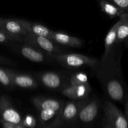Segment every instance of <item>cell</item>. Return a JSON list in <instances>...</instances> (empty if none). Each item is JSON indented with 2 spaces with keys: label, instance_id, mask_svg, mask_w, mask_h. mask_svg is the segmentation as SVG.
<instances>
[{
  "label": "cell",
  "instance_id": "6",
  "mask_svg": "<svg viewBox=\"0 0 128 128\" xmlns=\"http://www.w3.org/2000/svg\"><path fill=\"white\" fill-rule=\"evenodd\" d=\"M103 121L111 128H128V121L122 111L110 100L103 104Z\"/></svg>",
  "mask_w": 128,
  "mask_h": 128
},
{
  "label": "cell",
  "instance_id": "15",
  "mask_svg": "<svg viewBox=\"0 0 128 128\" xmlns=\"http://www.w3.org/2000/svg\"><path fill=\"white\" fill-rule=\"evenodd\" d=\"M51 40L59 46L70 48H81L83 46V41L79 38L70 36L68 34L54 31Z\"/></svg>",
  "mask_w": 128,
  "mask_h": 128
},
{
  "label": "cell",
  "instance_id": "23",
  "mask_svg": "<svg viewBox=\"0 0 128 128\" xmlns=\"http://www.w3.org/2000/svg\"><path fill=\"white\" fill-rule=\"evenodd\" d=\"M36 124V121L32 117L28 116L22 120V126L26 128H34Z\"/></svg>",
  "mask_w": 128,
  "mask_h": 128
},
{
  "label": "cell",
  "instance_id": "3",
  "mask_svg": "<svg viewBox=\"0 0 128 128\" xmlns=\"http://www.w3.org/2000/svg\"><path fill=\"white\" fill-rule=\"evenodd\" d=\"M51 59L67 68L89 67L92 70H94L99 62L97 58L76 53H63L51 56Z\"/></svg>",
  "mask_w": 128,
  "mask_h": 128
},
{
  "label": "cell",
  "instance_id": "14",
  "mask_svg": "<svg viewBox=\"0 0 128 128\" xmlns=\"http://www.w3.org/2000/svg\"><path fill=\"white\" fill-rule=\"evenodd\" d=\"M20 24L26 30L28 33L32 34L38 36H42L51 39V35L54 31L48 28L44 25L38 22H31L26 20L16 19Z\"/></svg>",
  "mask_w": 128,
  "mask_h": 128
},
{
  "label": "cell",
  "instance_id": "1",
  "mask_svg": "<svg viewBox=\"0 0 128 128\" xmlns=\"http://www.w3.org/2000/svg\"><path fill=\"white\" fill-rule=\"evenodd\" d=\"M122 54L121 44H116L107 54L101 56L93 71L110 98L124 103L128 91L121 68Z\"/></svg>",
  "mask_w": 128,
  "mask_h": 128
},
{
  "label": "cell",
  "instance_id": "19",
  "mask_svg": "<svg viewBox=\"0 0 128 128\" xmlns=\"http://www.w3.org/2000/svg\"><path fill=\"white\" fill-rule=\"evenodd\" d=\"M90 82L87 75L83 72H74L69 78L67 86H82V85H88Z\"/></svg>",
  "mask_w": 128,
  "mask_h": 128
},
{
  "label": "cell",
  "instance_id": "22",
  "mask_svg": "<svg viewBox=\"0 0 128 128\" xmlns=\"http://www.w3.org/2000/svg\"><path fill=\"white\" fill-rule=\"evenodd\" d=\"M124 13L128 14V0H110Z\"/></svg>",
  "mask_w": 128,
  "mask_h": 128
},
{
  "label": "cell",
  "instance_id": "2",
  "mask_svg": "<svg viewBox=\"0 0 128 128\" xmlns=\"http://www.w3.org/2000/svg\"><path fill=\"white\" fill-rule=\"evenodd\" d=\"M84 101H70L64 102L57 118L50 128H70L76 124Z\"/></svg>",
  "mask_w": 128,
  "mask_h": 128
},
{
  "label": "cell",
  "instance_id": "18",
  "mask_svg": "<svg viewBox=\"0 0 128 128\" xmlns=\"http://www.w3.org/2000/svg\"><path fill=\"white\" fill-rule=\"evenodd\" d=\"M120 20L117 21L112 27L110 29L109 32H108L104 40V52L102 56H105L107 54L113 46L116 44V36H117V30L118 26L120 25Z\"/></svg>",
  "mask_w": 128,
  "mask_h": 128
},
{
  "label": "cell",
  "instance_id": "11",
  "mask_svg": "<svg viewBox=\"0 0 128 128\" xmlns=\"http://www.w3.org/2000/svg\"><path fill=\"white\" fill-rule=\"evenodd\" d=\"M0 28L5 33L13 37L24 39L28 34L16 19L0 18Z\"/></svg>",
  "mask_w": 128,
  "mask_h": 128
},
{
  "label": "cell",
  "instance_id": "21",
  "mask_svg": "<svg viewBox=\"0 0 128 128\" xmlns=\"http://www.w3.org/2000/svg\"><path fill=\"white\" fill-rule=\"evenodd\" d=\"M0 84L6 88H13L6 68L0 67Z\"/></svg>",
  "mask_w": 128,
  "mask_h": 128
},
{
  "label": "cell",
  "instance_id": "24",
  "mask_svg": "<svg viewBox=\"0 0 128 128\" xmlns=\"http://www.w3.org/2000/svg\"><path fill=\"white\" fill-rule=\"evenodd\" d=\"M0 64L16 66V63L14 61H13V60H11V59L0 55Z\"/></svg>",
  "mask_w": 128,
  "mask_h": 128
},
{
  "label": "cell",
  "instance_id": "9",
  "mask_svg": "<svg viewBox=\"0 0 128 128\" xmlns=\"http://www.w3.org/2000/svg\"><path fill=\"white\" fill-rule=\"evenodd\" d=\"M6 69L13 88L36 89L38 87V82L36 78L29 74L17 72L11 69Z\"/></svg>",
  "mask_w": 128,
  "mask_h": 128
},
{
  "label": "cell",
  "instance_id": "7",
  "mask_svg": "<svg viewBox=\"0 0 128 128\" xmlns=\"http://www.w3.org/2000/svg\"><path fill=\"white\" fill-rule=\"evenodd\" d=\"M9 47L22 57L29 61L34 62H44L50 58L48 56L40 51L33 46L24 42H15L11 44ZM51 59V58H50Z\"/></svg>",
  "mask_w": 128,
  "mask_h": 128
},
{
  "label": "cell",
  "instance_id": "10",
  "mask_svg": "<svg viewBox=\"0 0 128 128\" xmlns=\"http://www.w3.org/2000/svg\"><path fill=\"white\" fill-rule=\"evenodd\" d=\"M61 92L71 101H84L90 96L91 88L90 84L77 86L64 85L61 88Z\"/></svg>",
  "mask_w": 128,
  "mask_h": 128
},
{
  "label": "cell",
  "instance_id": "20",
  "mask_svg": "<svg viewBox=\"0 0 128 128\" xmlns=\"http://www.w3.org/2000/svg\"><path fill=\"white\" fill-rule=\"evenodd\" d=\"M23 41L24 39L13 37V36L7 34L4 32H0V44H1L8 45L9 46L13 42H23Z\"/></svg>",
  "mask_w": 128,
  "mask_h": 128
},
{
  "label": "cell",
  "instance_id": "8",
  "mask_svg": "<svg viewBox=\"0 0 128 128\" xmlns=\"http://www.w3.org/2000/svg\"><path fill=\"white\" fill-rule=\"evenodd\" d=\"M0 117L1 121L12 124L22 125V119L20 112L14 108L8 96L0 97Z\"/></svg>",
  "mask_w": 128,
  "mask_h": 128
},
{
  "label": "cell",
  "instance_id": "29",
  "mask_svg": "<svg viewBox=\"0 0 128 128\" xmlns=\"http://www.w3.org/2000/svg\"><path fill=\"white\" fill-rule=\"evenodd\" d=\"M0 32H4V31H2V29H1V28H0ZM4 33H5V32H4Z\"/></svg>",
  "mask_w": 128,
  "mask_h": 128
},
{
  "label": "cell",
  "instance_id": "5",
  "mask_svg": "<svg viewBox=\"0 0 128 128\" xmlns=\"http://www.w3.org/2000/svg\"><path fill=\"white\" fill-rule=\"evenodd\" d=\"M101 107L100 99L96 97L88 98L83 101L80 108L76 123L88 126L92 124L97 118Z\"/></svg>",
  "mask_w": 128,
  "mask_h": 128
},
{
  "label": "cell",
  "instance_id": "26",
  "mask_svg": "<svg viewBox=\"0 0 128 128\" xmlns=\"http://www.w3.org/2000/svg\"><path fill=\"white\" fill-rule=\"evenodd\" d=\"M124 109H125V114L124 116L126 117V120L128 121V93L126 96V100L124 101Z\"/></svg>",
  "mask_w": 128,
  "mask_h": 128
},
{
  "label": "cell",
  "instance_id": "16",
  "mask_svg": "<svg viewBox=\"0 0 128 128\" xmlns=\"http://www.w3.org/2000/svg\"><path fill=\"white\" fill-rule=\"evenodd\" d=\"M119 18L120 23L117 30L116 44L124 42L128 38V14L123 13Z\"/></svg>",
  "mask_w": 128,
  "mask_h": 128
},
{
  "label": "cell",
  "instance_id": "25",
  "mask_svg": "<svg viewBox=\"0 0 128 128\" xmlns=\"http://www.w3.org/2000/svg\"><path fill=\"white\" fill-rule=\"evenodd\" d=\"M1 124L2 125L3 128H26L24 127L22 125H17V124H12L8 123L6 122H2L1 121Z\"/></svg>",
  "mask_w": 128,
  "mask_h": 128
},
{
  "label": "cell",
  "instance_id": "28",
  "mask_svg": "<svg viewBox=\"0 0 128 128\" xmlns=\"http://www.w3.org/2000/svg\"><path fill=\"white\" fill-rule=\"evenodd\" d=\"M124 44H125V46H126V47H127L128 48V38L127 40H126V41H125V42H124Z\"/></svg>",
  "mask_w": 128,
  "mask_h": 128
},
{
  "label": "cell",
  "instance_id": "12",
  "mask_svg": "<svg viewBox=\"0 0 128 128\" xmlns=\"http://www.w3.org/2000/svg\"><path fill=\"white\" fill-rule=\"evenodd\" d=\"M31 101L38 111H54L60 112L64 104L61 100L39 96L32 98Z\"/></svg>",
  "mask_w": 128,
  "mask_h": 128
},
{
  "label": "cell",
  "instance_id": "17",
  "mask_svg": "<svg viewBox=\"0 0 128 128\" xmlns=\"http://www.w3.org/2000/svg\"><path fill=\"white\" fill-rule=\"evenodd\" d=\"M100 6L101 11L108 16L110 18H120L124 13L116 5L114 4L111 1L101 0L100 1Z\"/></svg>",
  "mask_w": 128,
  "mask_h": 128
},
{
  "label": "cell",
  "instance_id": "27",
  "mask_svg": "<svg viewBox=\"0 0 128 128\" xmlns=\"http://www.w3.org/2000/svg\"><path fill=\"white\" fill-rule=\"evenodd\" d=\"M101 128H111L110 126L107 124L104 121H102V126H101Z\"/></svg>",
  "mask_w": 128,
  "mask_h": 128
},
{
  "label": "cell",
  "instance_id": "13",
  "mask_svg": "<svg viewBox=\"0 0 128 128\" xmlns=\"http://www.w3.org/2000/svg\"><path fill=\"white\" fill-rule=\"evenodd\" d=\"M36 79L42 86L50 90H58L64 86L61 75L52 71H46L39 73L36 76Z\"/></svg>",
  "mask_w": 128,
  "mask_h": 128
},
{
  "label": "cell",
  "instance_id": "4",
  "mask_svg": "<svg viewBox=\"0 0 128 128\" xmlns=\"http://www.w3.org/2000/svg\"><path fill=\"white\" fill-rule=\"evenodd\" d=\"M23 42L33 46L51 58V56L61 54L64 51L59 45L56 44L51 39L28 33L24 38Z\"/></svg>",
  "mask_w": 128,
  "mask_h": 128
}]
</instances>
